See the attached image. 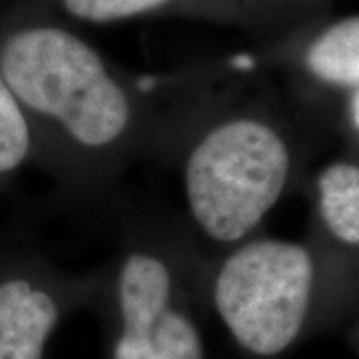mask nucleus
I'll list each match as a JSON object with an SVG mask.
<instances>
[{
  "label": "nucleus",
  "instance_id": "2",
  "mask_svg": "<svg viewBox=\"0 0 359 359\" xmlns=\"http://www.w3.org/2000/svg\"><path fill=\"white\" fill-rule=\"evenodd\" d=\"M292 148L264 116L218 106L196 120L180 154L188 230L210 254L256 236L292 178Z\"/></svg>",
  "mask_w": 359,
  "mask_h": 359
},
{
  "label": "nucleus",
  "instance_id": "8",
  "mask_svg": "<svg viewBox=\"0 0 359 359\" xmlns=\"http://www.w3.org/2000/svg\"><path fill=\"white\" fill-rule=\"evenodd\" d=\"M36 150V138L20 102L0 74V176L25 166Z\"/></svg>",
  "mask_w": 359,
  "mask_h": 359
},
{
  "label": "nucleus",
  "instance_id": "1",
  "mask_svg": "<svg viewBox=\"0 0 359 359\" xmlns=\"http://www.w3.org/2000/svg\"><path fill=\"white\" fill-rule=\"evenodd\" d=\"M0 74L34 138L40 130L50 140L68 186L100 188L160 132L154 106L142 102L100 52L60 26H26L6 36Z\"/></svg>",
  "mask_w": 359,
  "mask_h": 359
},
{
  "label": "nucleus",
  "instance_id": "9",
  "mask_svg": "<svg viewBox=\"0 0 359 359\" xmlns=\"http://www.w3.org/2000/svg\"><path fill=\"white\" fill-rule=\"evenodd\" d=\"M70 16L86 22H116L168 6L172 0H60Z\"/></svg>",
  "mask_w": 359,
  "mask_h": 359
},
{
  "label": "nucleus",
  "instance_id": "7",
  "mask_svg": "<svg viewBox=\"0 0 359 359\" xmlns=\"http://www.w3.org/2000/svg\"><path fill=\"white\" fill-rule=\"evenodd\" d=\"M306 66L330 86L359 90V16L339 20L323 30L309 44Z\"/></svg>",
  "mask_w": 359,
  "mask_h": 359
},
{
  "label": "nucleus",
  "instance_id": "4",
  "mask_svg": "<svg viewBox=\"0 0 359 359\" xmlns=\"http://www.w3.org/2000/svg\"><path fill=\"white\" fill-rule=\"evenodd\" d=\"M166 236L132 238L110 266L118 327L110 359H205L202 332L188 309V285L204 269Z\"/></svg>",
  "mask_w": 359,
  "mask_h": 359
},
{
  "label": "nucleus",
  "instance_id": "10",
  "mask_svg": "<svg viewBox=\"0 0 359 359\" xmlns=\"http://www.w3.org/2000/svg\"><path fill=\"white\" fill-rule=\"evenodd\" d=\"M351 116H353V124L359 128V90L351 98Z\"/></svg>",
  "mask_w": 359,
  "mask_h": 359
},
{
  "label": "nucleus",
  "instance_id": "5",
  "mask_svg": "<svg viewBox=\"0 0 359 359\" xmlns=\"http://www.w3.org/2000/svg\"><path fill=\"white\" fill-rule=\"evenodd\" d=\"M86 287L66 276L65 282L14 273L0 280V359H44L65 306Z\"/></svg>",
  "mask_w": 359,
  "mask_h": 359
},
{
  "label": "nucleus",
  "instance_id": "3",
  "mask_svg": "<svg viewBox=\"0 0 359 359\" xmlns=\"http://www.w3.org/2000/svg\"><path fill=\"white\" fill-rule=\"evenodd\" d=\"M204 285L233 341L257 358H273L304 330L316 262L306 245L252 236L205 259Z\"/></svg>",
  "mask_w": 359,
  "mask_h": 359
},
{
  "label": "nucleus",
  "instance_id": "6",
  "mask_svg": "<svg viewBox=\"0 0 359 359\" xmlns=\"http://www.w3.org/2000/svg\"><path fill=\"white\" fill-rule=\"evenodd\" d=\"M318 208L323 226L337 242L359 245V166L334 162L318 178Z\"/></svg>",
  "mask_w": 359,
  "mask_h": 359
}]
</instances>
